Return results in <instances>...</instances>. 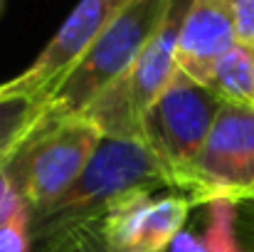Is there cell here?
<instances>
[{"label": "cell", "instance_id": "2e32d148", "mask_svg": "<svg viewBox=\"0 0 254 252\" xmlns=\"http://www.w3.org/2000/svg\"><path fill=\"white\" fill-rule=\"evenodd\" d=\"M7 159H10V156H7ZM7 159L0 161V218H2V213L7 210V205H10V200H12V195H15V190H12V178H10V168H7Z\"/></svg>", "mask_w": 254, "mask_h": 252}, {"label": "cell", "instance_id": "7c38bea8", "mask_svg": "<svg viewBox=\"0 0 254 252\" xmlns=\"http://www.w3.org/2000/svg\"><path fill=\"white\" fill-rule=\"evenodd\" d=\"M45 116L47 101L22 94H0V161H5Z\"/></svg>", "mask_w": 254, "mask_h": 252}, {"label": "cell", "instance_id": "8992f818", "mask_svg": "<svg viewBox=\"0 0 254 252\" xmlns=\"http://www.w3.org/2000/svg\"><path fill=\"white\" fill-rule=\"evenodd\" d=\"M220 106L217 94L178 70L173 82L146 109L138 139L168 170L173 190L205 144Z\"/></svg>", "mask_w": 254, "mask_h": 252}, {"label": "cell", "instance_id": "5bb4252c", "mask_svg": "<svg viewBox=\"0 0 254 252\" xmlns=\"http://www.w3.org/2000/svg\"><path fill=\"white\" fill-rule=\"evenodd\" d=\"M32 252H109L104 243V233H101V223H91L82 225L77 230H69L64 235L35 243Z\"/></svg>", "mask_w": 254, "mask_h": 252}, {"label": "cell", "instance_id": "9a60e30c", "mask_svg": "<svg viewBox=\"0 0 254 252\" xmlns=\"http://www.w3.org/2000/svg\"><path fill=\"white\" fill-rule=\"evenodd\" d=\"M240 45L254 47V0H227Z\"/></svg>", "mask_w": 254, "mask_h": 252}, {"label": "cell", "instance_id": "277c9868", "mask_svg": "<svg viewBox=\"0 0 254 252\" xmlns=\"http://www.w3.org/2000/svg\"><path fill=\"white\" fill-rule=\"evenodd\" d=\"M190 2L192 0H170L163 22L158 25L156 35L148 40L143 52L136 57L131 70L104 94H99L86 111H82L101 129L104 136L138 139L146 109L178 75L175 47Z\"/></svg>", "mask_w": 254, "mask_h": 252}, {"label": "cell", "instance_id": "6da1fadb", "mask_svg": "<svg viewBox=\"0 0 254 252\" xmlns=\"http://www.w3.org/2000/svg\"><path fill=\"white\" fill-rule=\"evenodd\" d=\"M161 188H170L168 170L141 139L104 136L74 185L55 205L32 218V245L101 223L124 198Z\"/></svg>", "mask_w": 254, "mask_h": 252}, {"label": "cell", "instance_id": "52a82bcc", "mask_svg": "<svg viewBox=\"0 0 254 252\" xmlns=\"http://www.w3.org/2000/svg\"><path fill=\"white\" fill-rule=\"evenodd\" d=\"M126 2L128 0H79L37 60L10 82L0 84V94H22L47 101Z\"/></svg>", "mask_w": 254, "mask_h": 252}, {"label": "cell", "instance_id": "4fadbf2b", "mask_svg": "<svg viewBox=\"0 0 254 252\" xmlns=\"http://www.w3.org/2000/svg\"><path fill=\"white\" fill-rule=\"evenodd\" d=\"M0 252H32V210L17 193L0 218Z\"/></svg>", "mask_w": 254, "mask_h": 252}, {"label": "cell", "instance_id": "ba28073f", "mask_svg": "<svg viewBox=\"0 0 254 252\" xmlns=\"http://www.w3.org/2000/svg\"><path fill=\"white\" fill-rule=\"evenodd\" d=\"M195 205L180 193L141 190L116 203L101 220L109 252H166L188 225Z\"/></svg>", "mask_w": 254, "mask_h": 252}, {"label": "cell", "instance_id": "8fae6325", "mask_svg": "<svg viewBox=\"0 0 254 252\" xmlns=\"http://www.w3.org/2000/svg\"><path fill=\"white\" fill-rule=\"evenodd\" d=\"M202 86L217 94L222 101L254 106V47L235 45L210 70Z\"/></svg>", "mask_w": 254, "mask_h": 252}, {"label": "cell", "instance_id": "e0dca14e", "mask_svg": "<svg viewBox=\"0 0 254 252\" xmlns=\"http://www.w3.org/2000/svg\"><path fill=\"white\" fill-rule=\"evenodd\" d=\"M0 5H2V0H0Z\"/></svg>", "mask_w": 254, "mask_h": 252}, {"label": "cell", "instance_id": "3957f363", "mask_svg": "<svg viewBox=\"0 0 254 252\" xmlns=\"http://www.w3.org/2000/svg\"><path fill=\"white\" fill-rule=\"evenodd\" d=\"M168 2L170 0H128L94 40L67 80L52 91L47 99L50 111L55 116L82 114L99 94L119 82L156 35Z\"/></svg>", "mask_w": 254, "mask_h": 252}, {"label": "cell", "instance_id": "9c48e42d", "mask_svg": "<svg viewBox=\"0 0 254 252\" xmlns=\"http://www.w3.org/2000/svg\"><path fill=\"white\" fill-rule=\"evenodd\" d=\"M237 45L227 0H192L175 47V62L183 75L205 84L210 70Z\"/></svg>", "mask_w": 254, "mask_h": 252}, {"label": "cell", "instance_id": "30bf717a", "mask_svg": "<svg viewBox=\"0 0 254 252\" xmlns=\"http://www.w3.org/2000/svg\"><path fill=\"white\" fill-rule=\"evenodd\" d=\"M237 205L232 200L202 203V215L188 220L166 252H247L240 245Z\"/></svg>", "mask_w": 254, "mask_h": 252}, {"label": "cell", "instance_id": "5b68a950", "mask_svg": "<svg viewBox=\"0 0 254 252\" xmlns=\"http://www.w3.org/2000/svg\"><path fill=\"white\" fill-rule=\"evenodd\" d=\"M175 193L190 198L192 205L212 200L254 203V106L222 101Z\"/></svg>", "mask_w": 254, "mask_h": 252}, {"label": "cell", "instance_id": "7a4b0ae2", "mask_svg": "<svg viewBox=\"0 0 254 252\" xmlns=\"http://www.w3.org/2000/svg\"><path fill=\"white\" fill-rule=\"evenodd\" d=\"M101 139V129L89 116H55L47 106V116L7 159L12 190L27 203L32 218L55 205L74 185Z\"/></svg>", "mask_w": 254, "mask_h": 252}]
</instances>
